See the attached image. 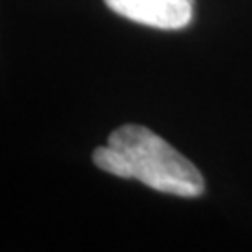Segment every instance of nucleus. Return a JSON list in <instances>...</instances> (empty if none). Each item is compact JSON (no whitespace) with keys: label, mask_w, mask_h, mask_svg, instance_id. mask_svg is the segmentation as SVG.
<instances>
[{"label":"nucleus","mask_w":252,"mask_h":252,"mask_svg":"<svg viewBox=\"0 0 252 252\" xmlns=\"http://www.w3.org/2000/svg\"><path fill=\"white\" fill-rule=\"evenodd\" d=\"M107 144L124 157V178H135L152 189L183 198L200 196L206 189L198 168L148 127H118Z\"/></svg>","instance_id":"f257e3e1"},{"label":"nucleus","mask_w":252,"mask_h":252,"mask_svg":"<svg viewBox=\"0 0 252 252\" xmlns=\"http://www.w3.org/2000/svg\"><path fill=\"white\" fill-rule=\"evenodd\" d=\"M122 17L161 30H180L192 19L194 0H105Z\"/></svg>","instance_id":"f03ea898"}]
</instances>
